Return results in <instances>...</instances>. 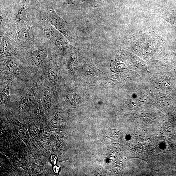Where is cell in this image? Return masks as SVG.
<instances>
[{"mask_svg": "<svg viewBox=\"0 0 176 176\" xmlns=\"http://www.w3.org/2000/svg\"><path fill=\"white\" fill-rule=\"evenodd\" d=\"M41 28L43 35L54 43L61 52H64L71 47L65 37L43 18L41 22Z\"/></svg>", "mask_w": 176, "mask_h": 176, "instance_id": "1", "label": "cell"}, {"mask_svg": "<svg viewBox=\"0 0 176 176\" xmlns=\"http://www.w3.org/2000/svg\"><path fill=\"white\" fill-rule=\"evenodd\" d=\"M46 20L54 27L62 33L68 40L71 39L70 33L66 22L58 15L53 8H48L43 15Z\"/></svg>", "mask_w": 176, "mask_h": 176, "instance_id": "2", "label": "cell"}, {"mask_svg": "<svg viewBox=\"0 0 176 176\" xmlns=\"http://www.w3.org/2000/svg\"><path fill=\"white\" fill-rule=\"evenodd\" d=\"M14 35V40L18 43H30L34 40L32 28L28 22L17 26Z\"/></svg>", "mask_w": 176, "mask_h": 176, "instance_id": "3", "label": "cell"}, {"mask_svg": "<svg viewBox=\"0 0 176 176\" xmlns=\"http://www.w3.org/2000/svg\"><path fill=\"white\" fill-rule=\"evenodd\" d=\"M47 56L46 49L42 46L34 47L28 52V58L29 62L34 67H41L45 62Z\"/></svg>", "mask_w": 176, "mask_h": 176, "instance_id": "4", "label": "cell"}, {"mask_svg": "<svg viewBox=\"0 0 176 176\" xmlns=\"http://www.w3.org/2000/svg\"><path fill=\"white\" fill-rule=\"evenodd\" d=\"M1 59L11 56L13 53V45L12 38L4 33L1 34Z\"/></svg>", "mask_w": 176, "mask_h": 176, "instance_id": "5", "label": "cell"}, {"mask_svg": "<svg viewBox=\"0 0 176 176\" xmlns=\"http://www.w3.org/2000/svg\"><path fill=\"white\" fill-rule=\"evenodd\" d=\"M28 10L25 5H21L17 8L14 14L13 22L18 26L28 22Z\"/></svg>", "mask_w": 176, "mask_h": 176, "instance_id": "6", "label": "cell"}, {"mask_svg": "<svg viewBox=\"0 0 176 176\" xmlns=\"http://www.w3.org/2000/svg\"><path fill=\"white\" fill-rule=\"evenodd\" d=\"M2 68L6 74H14L18 73L19 68L16 62L13 60L7 59L2 62Z\"/></svg>", "mask_w": 176, "mask_h": 176, "instance_id": "7", "label": "cell"}, {"mask_svg": "<svg viewBox=\"0 0 176 176\" xmlns=\"http://www.w3.org/2000/svg\"><path fill=\"white\" fill-rule=\"evenodd\" d=\"M34 97L33 91H29L21 96L19 100L20 106L22 109L28 106L33 101Z\"/></svg>", "mask_w": 176, "mask_h": 176, "instance_id": "8", "label": "cell"}, {"mask_svg": "<svg viewBox=\"0 0 176 176\" xmlns=\"http://www.w3.org/2000/svg\"><path fill=\"white\" fill-rule=\"evenodd\" d=\"M1 103L2 104L6 103L10 99L9 89L8 85L4 87L0 95Z\"/></svg>", "mask_w": 176, "mask_h": 176, "instance_id": "9", "label": "cell"}, {"mask_svg": "<svg viewBox=\"0 0 176 176\" xmlns=\"http://www.w3.org/2000/svg\"><path fill=\"white\" fill-rule=\"evenodd\" d=\"M42 101L46 109L49 108L51 101V94L49 91H45L42 95Z\"/></svg>", "mask_w": 176, "mask_h": 176, "instance_id": "10", "label": "cell"}, {"mask_svg": "<svg viewBox=\"0 0 176 176\" xmlns=\"http://www.w3.org/2000/svg\"><path fill=\"white\" fill-rule=\"evenodd\" d=\"M57 73L53 67L50 66L48 68V77L49 81L53 83H55L57 80Z\"/></svg>", "mask_w": 176, "mask_h": 176, "instance_id": "11", "label": "cell"}, {"mask_svg": "<svg viewBox=\"0 0 176 176\" xmlns=\"http://www.w3.org/2000/svg\"><path fill=\"white\" fill-rule=\"evenodd\" d=\"M57 161V157L55 155H52L50 158V162L52 165H55Z\"/></svg>", "mask_w": 176, "mask_h": 176, "instance_id": "12", "label": "cell"}, {"mask_svg": "<svg viewBox=\"0 0 176 176\" xmlns=\"http://www.w3.org/2000/svg\"><path fill=\"white\" fill-rule=\"evenodd\" d=\"M60 167L57 165L54 166L53 167V170L54 172L56 174H58L59 171Z\"/></svg>", "mask_w": 176, "mask_h": 176, "instance_id": "13", "label": "cell"}]
</instances>
